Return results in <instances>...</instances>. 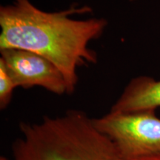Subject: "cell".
<instances>
[{
    "instance_id": "cell-2",
    "label": "cell",
    "mask_w": 160,
    "mask_h": 160,
    "mask_svg": "<svg viewBox=\"0 0 160 160\" xmlns=\"http://www.w3.org/2000/svg\"><path fill=\"white\" fill-rule=\"evenodd\" d=\"M12 147L13 160H117L113 142L85 112L69 110L39 122H21Z\"/></svg>"
},
{
    "instance_id": "cell-6",
    "label": "cell",
    "mask_w": 160,
    "mask_h": 160,
    "mask_svg": "<svg viewBox=\"0 0 160 160\" xmlns=\"http://www.w3.org/2000/svg\"><path fill=\"white\" fill-rule=\"evenodd\" d=\"M17 88L5 65L0 61V108L2 110L5 109L10 105L13 91Z\"/></svg>"
},
{
    "instance_id": "cell-4",
    "label": "cell",
    "mask_w": 160,
    "mask_h": 160,
    "mask_svg": "<svg viewBox=\"0 0 160 160\" xmlns=\"http://www.w3.org/2000/svg\"><path fill=\"white\" fill-rule=\"evenodd\" d=\"M5 65L17 88L40 87L57 95L68 94L62 73L54 64L33 52L21 49L0 51Z\"/></svg>"
},
{
    "instance_id": "cell-3",
    "label": "cell",
    "mask_w": 160,
    "mask_h": 160,
    "mask_svg": "<svg viewBox=\"0 0 160 160\" xmlns=\"http://www.w3.org/2000/svg\"><path fill=\"white\" fill-rule=\"evenodd\" d=\"M92 120L96 128L113 142L120 159L160 155V119L153 110L109 111Z\"/></svg>"
},
{
    "instance_id": "cell-8",
    "label": "cell",
    "mask_w": 160,
    "mask_h": 160,
    "mask_svg": "<svg viewBox=\"0 0 160 160\" xmlns=\"http://www.w3.org/2000/svg\"><path fill=\"white\" fill-rule=\"evenodd\" d=\"M0 160H8V159L7 158H5V157H2L1 159H0Z\"/></svg>"
},
{
    "instance_id": "cell-1",
    "label": "cell",
    "mask_w": 160,
    "mask_h": 160,
    "mask_svg": "<svg viewBox=\"0 0 160 160\" xmlns=\"http://www.w3.org/2000/svg\"><path fill=\"white\" fill-rule=\"evenodd\" d=\"M91 12L89 6L77 4L48 12L30 0H12L0 7V51L25 50L50 60L62 73L68 94H72L79 82L78 68L98 62L97 52L89 47L90 43L99 39L108 25L105 18L73 17Z\"/></svg>"
},
{
    "instance_id": "cell-5",
    "label": "cell",
    "mask_w": 160,
    "mask_h": 160,
    "mask_svg": "<svg viewBox=\"0 0 160 160\" xmlns=\"http://www.w3.org/2000/svg\"><path fill=\"white\" fill-rule=\"evenodd\" d=\"M160 107V80L142 75L132 79L110 111L133 113Z\"/></svg>"
},
{
    "instance_id": "cell-9",
    "label": "cell",
    "mask_w": 160,
    "mask_h": 160,
    "mask_svg": "<svg viewBox=\"0 0 160 160\" xmlns=\"http://www.w3.org/2000/svg\"><path fill=\"white\" fill-rule=\"evenodd\" d=\"M130 2H133V1H136V0H129Z\"/></svg>"
},
{
    "instance_id": "cell-7",
    "label": "cell",
    "mask_w": 160,
    "mask_h": 160,
    "mask_svg": "<svg viewBox=\"0 0 160 160\" xmlns=\"http://www.w3.org/2000/svg\"><path fill=\"white\" fill-rule=\"evenodd\" d=\"M117 160H160V155L149 156V157L134 158V159H120V158H118Z\"/></svg>"
}]
</instances>
